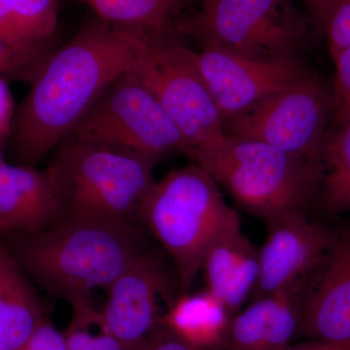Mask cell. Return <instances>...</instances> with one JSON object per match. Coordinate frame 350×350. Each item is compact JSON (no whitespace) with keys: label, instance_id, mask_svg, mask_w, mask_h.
<instances>
[{"label":"cell","instance_id":"3","mask_svg":"<svg viewBox=\"0 0 350 350\" xmlns=\"http://www.w3.org/2000/svg\"><path fill=\"white\" fill-rule=\"evenodd\" d=\"M253 215L304 211L319 199L320 163L255 140L222 135L188 155Z\"/></svg>","mask_w":350,"mask_h":350},{"label":"cell","instance_id":"15","mask_svg":"<svg viewBox=\"0 0 350 350\" xmlns=\"http://www.w3.org/2000/svg\"><path fill=\"white\" fill-rule=\"evenodd\" d=\"M61 215V200L47 169L0 163V232L36 234Z\"/></svg>","mask_w":350,"mask_h":350},{"label":"cell","instance_id":"23","mask_svg":"<svg viewBox=\"0 0 350 350\" xmlns=\"http://www.w3.org/2000/svg\"><path fill=\"white\" fill-rule=\"evenodd\" d=\"M332 59L350 46V0H335L322 29Z\"/></svg>","mask_w":350,"mask_h":350},{"label":"cell","instance_id":"18","mask_svg":"<svg viewBox=\"0 0 350 350\" xmlns=\"http://www.w3.org/2000/svg\"><path fill=\"white\" fill-rule=\"evenodd\" d=\"M231 319L224 304L206 289L177 298L159 323L194 347L213 350L225 345Z\"/></svg>","mask_w":350,"mask_h":350},{"label":"cell","instance_id":"2","mask_svg":"<svg viewBox=\"0 0 350 350\" xmlns=\"http://www.w3.org/2000/svg\"><path fill=\"white\" fill-rule=\"evenodd\" d=\"M142 251L131 222L62 215L42 231L16 234L12 252L41 286L75 308L107 290Z\"/></svg>","mask_w":350,"mask_h":350},{"label":"cell","instance_id":"31","mask_svg":"<svg viewBox=\"0 0 350 350\" xmlns=\"http://www.w3.org/2000/svg\"><path fill=\"white\" fill-rule=\"evenodd\" d=\"M4 157L3 152H2V146H0V163L3 162Z\"/></svg>","mask_w":350,"mask_h":350},{"label":"cell","instance_id":"30","mask_svg":"<svg viewBox=\"0 0 350 350\" xmlns=\"http://www.w3.org/2000/svg\"><path fill=\"white\" fill-rule=\"evenodd\" d=\"M92 350H124L121 345L108 333L107 330L103 332L98 337Z\"/></svg>","mask_w":350,"mask_h":350},{"label":"cell","instance_id":"14","mask_svg":"<svg viewBox=\"0 0 350 350\" xmlns=\"http://www.w3.org/2000/svg\"><path fill=\"white\" fill-rule=\"evenodd\" d=\"M308 278L275 293L256 297L232 315L226 347L230 350H284L292 345L300 329Z\"/></svg>","mask_w":350,"mask_h":350},{"label":"cell","instance_id":"8","mask_svg":"<svg viewBox=\"0 0 350 350\" xmlns=\"http://www.w3.org/2000/svg\"><path fill=\"white\" fill-rule=\"evenodd\" d=\"M131 70L174 120L185 140L186 155L225 135L223 120L200 73L197 52L172 34L149 36Z\"/></svg>","mask_w":350,"mask_h":350},{"label":"cell","instance_id":"29","mask_svg":"<svg viewBox=\"0 0 350 350\" xmlns=\"http://www.w3.org/2000/svg\"><path fill=\"white\" fill-rule=\"evenodd\" d=\"M308 10V16L322 29L332 4L335 0H303Z\"/></svg>","mask_w":350,"mask_h":350},{"label":"cell","instance_id":"24","mask_svg":"<svg viewBox=\"0 0 350 350\" xmlns=\"http://www.w3.org/2000/svg\"><path fill=\"white\" fill-rule=\"evenodd\" d=\"M335 78L332 85L334 100V121L350 117V46L333 59Z\"/></svg>","mask_w":350,"mask_h":350},{"label":"cell","instance_id":"27","mask_svg":"<svg viewBox=\"0 0 350 350\" xmlns=\"http://www.w3.org/2000/svg\"><path fill=\"white\" fill-rule=\"evenodd\" d=\"M142 350H204L189 344L169 329L161 326L151 334Z\"/></svg>","mask_w":350,"mask_h":350},{"label":"cell","instance_id":"5","mask_svg":"<svg viewBox=\"0 0 350 350\" xmlns=\"http://www.w3.org/2000/svg\"><path fill=\"white\" fill-rule=\"evenodd\" d=\"M238 216L213 176L194 163L154 182L138 217L174 261L184 294L219 232Z\"/></svg>","mask_w":350,"mask_h":350},{"label":"cell","instance_id":"25","mask_svg":"<svg viewBox=\"0 0 350 350\" xmlns=\"http://www.w3.org/2000/svg\"><path fill=\"white\" fill-rule=\"evenodd\" d=\"M17 350H68L66 337L43 319L36 330Z\"/></svg>","mask_w":350,"mask_h":350},{"label":"cell","instance_id":"1","mask_svg":"<svg viewBox=\"0 0 350 350\" xmlns=\"http://www.w3.org/2000/svg\"><path fill=\"white\" fill-rule=\"evenodd\" d=\"M149 36L96 17L63 47L48 53L16 110L10 138L18 160L34 165L57 148L105 90L133 68Z\"/></svg>","mask_w":350,"mask_h":350},{"label":"cell","instance_id":"17","mask_svg":"<svg viewBox=\"0 0 350 350\" xmlns=\"http://www.w3.org/2000/svg\"><path fill=\"white\" fill-rule=\"evenodd\" d=\"M12 251L0 241V350H17L43 321L36 291Z\"/></svg>","mask_w":350,"mask_h":350},{"label":"cell","instance_id":"6","mask_svg":"<svg viewBox=\"0 0 350 350\" xmlns=\"http://www.w3.org/2000/svg\"><path fill=\"white\" fill-rule=\"evenodd\" d=\"M310 16L292 0H207L177 29L214 47L260 59L297 56L308 36Z\"/></svg>","mask_w":350,"mask_h":350},{"label":"cell","instance_id":"33","mask_svg":"<svg viewBox=\"0 0 350 350\" xmlns=\"http://www.w3.org/2000/svg\"><path fill=\"white\" fill-rule=\"evenodd\" d=\"M139 350H142V349H140Z\"/></svg>","mask_w":350,"mask_h":350},{"label":"cell","instance_id":"16","mask_svg":"<svg viewBox=\"0 0 350 350\" xmlns=\"http://www.w3.org/2000/svg\"><path fill=\"white\" fill-rule=\"evenodd\" d=\"M200 271L206 289L236 314L254 294L259 250L244 234L239 216L222 230L207 250Z\"/></svg>","mask_w":350,"mask_h":350},{"label":"cell","instance_id":"11","mask_svg":"<svg viewBox=\"0 0 350 350\" xmlns=\"http://www.w3.org/2000/svg\"><path fill=\"white\" fill-rule=\"evenodd\" d=\"M100 312L108 333L124 350H139L153 333L161 301L174 303L169 275L153 253L142 250L108 287Z\"/></svg>","mask_w":350,"mask_h":350},{"label":"cell","instance_id":"10","mask_svg":"<svg viewBox=\"0 0 350 350\" xmlns=\"http://www.w3.org/2000/svg\"><path fill=\"white\" fill-rule=\"evenodd\" d=\"M197 54L200 73L223 124L310 72L297 56L260 59L207 46Z\"/></svg>","mask_w":350,"mask_h":350},{"label":"cell","instance_id":"32","mask_svg":"<svg viewBox=\"0 0 350 350\" xmlns=\"http://www.w3.org/2000/svg\"><path fill=\"white\" fill-rule=\"evenodd\" d=\"M202 1H207V0H202Z\"/></svg>","mask_w":350,"mask_h":350},{"label":"cell","instance_id":"19","mask_svg":"<svg viewBox=\"0 0 350 350\" xmlns=\"http://www.w3.org/2000/svg\"><path fill=\"white\" fill-rule=\"evenodd\" d=\"M98 19L120 29L151 36L172 34L174 23L190 0H75Z\"/></svg>","mask_w":350,"mask_h":350},{"label":"cell","instance_id":"20","mask_svg":"<svg viewBox=\"0 0 350 350\" xmlns=\"http://www.w3.org/2000/svg\"><path fill=\"white\" fill-rule=\"evenodd\" d=\"M57 14V0H0V39L21 49L48 51Z\"/></svg>","mask_w":350,"mask_h":350},{"label":"cell","instance_id":"22","mask_svg":"<svg viewBox=\"0 0 350 350\" xmlns=\"http://www.w3.org/2000/svg\"><path fill=\"white\" fill-rule=\"evenodd\" d=\"M48 51L25 50L0 39V77L31 81Z\"/></svg>","mask_w":350,"mask_h":350},{"label":"cell","instance_id":"13","mask_svg":"<svg viewBox=\"0 0 350 350\" xmlns=\"http://www.w3.org/2000/svg\"><path fill=\"white\" fill-rule=\"evenodd\" d=\"M298 336L306 340L350 338V227L335 232L308 278Z\"/></svg>","mask_w":350,"mask_h":350},{"label":"cell","instance_id":"9","mask_svg":"<svg viewBox=\"0 0 350 350\" xmlns=\"http://www.w3.org/2000/svg\"><path fill=\"white\" fill-rule=\"evenodd\" d=\"M331 119L334 121L332 87L310 71L292 86L260 101L223 126L229 137L255 140L319 162Z\"/></svg>","mask_w":350,"mask_h":350},{"label":"cell","instance_id":"4","mask_svg":"<svg viewBox=\"0 0 350 350\" xmlns=\"http://www.w3.org/2000/svg\"><path fill=\"white\" fill-rule=\"evenodd\" d=\"M158 161L138 152L68 137L57 145L47 170L56 185L62 215L131 222L155 182Z\"/></svg>","mask_w":350,"mask_h":350},{"label":"cell","instance_id":"7","mask_svg":"<svg viewBox=\"0 0 350 350\" xmlns=\"http://www.w3.org/2000/svg\"><path fill=\"white\" fill-rule=\"evenodd\" d=\"M68 137L111 145L159 160L187 151L174 120L131 69L105 90Z\"/></svg>","mask_w":350,"mask_h":350},{"label":"cell","instance_id":"28","mask_svg":"<svg viewBox=\"0 0 350 350\" xmlns=\"http://www.w3.org/2000/svg\"><path fill=\"white\" fill-rule=\"evenodd\" d=\"M284 350H350V338L344 340L310 338L296 345H290Z\"/></svg>","mask_w":350,"mask_h":350},{"label":"cell","instance_id":"12","mask_svg":"<svg viewBox=\"0 0 350 350\" xmlns=\"http://www.w3.org/2000/svg\"><path fill=\"white\" fill-rule=\"evenodd\" d=\"M264 222L267 236L259 248V280L253 299L310 278L335 234L308 220L304 211L280 214Z\"/></svg>","mask_w":350,"mask_h":350},{"label":"cell","instance_id":"21","mask_svg":"<svg viewBox=\"0 0 350 350\" xmlns=\"http://www.w3.org/2000/svg\"><path fill=\"white\" fill-rule=\"evenodd\" d=\"M319 199L332 214L350 213V117L333 122L319 157Z\"/></svg>","mask_w":350,"mask_h":350},{"label":"cell","instance_id":"26","mask_svg":"<svg viewBox=\"0 0 350 350\" xmlns=\"http://www.w3.org/2000/svg\"><path fill=\"white\" fill-rule=\"evenodd\" d=\"M16 110L8 79L0 77V146L11 137Z\"/></svg>","mask_w":350,"mask_h":350}]
</instances>
